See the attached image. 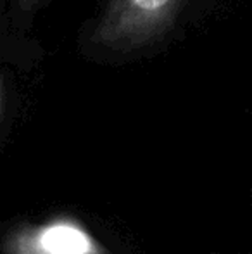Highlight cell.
Instances as JSON below:
<instances>
[{
	"label": "cell",
	"mask_w": 252,
	"mask_h": 254,
	"mask_svg": "<svg viewBox=\"0 0 252 254\" xmlns=\"http://www.w3.org/2000/svg\"><path fill=\"white\" fill-rule=\"evenodd\" d=\"M187 0H109L90 40L109 52L128 54L169 33Z\"/></svg>",
	"instance_id": "6da1fadb"
},
{
	"label": "cell",
	"mask_w": 252,
	"mask_h": 254,
	"mask_svg": "<svg viewBox=\"0 0 252 254\" xmlns=\"http://www.w3.org/2000/svg\"><path fill=\"white\" fill-rule=\"evenodd\" d=\"M17 5L21 7L23 10H31L33 7H37L38 3L42 2V0H16Z\"/></svg>",
	"instance_id": "3957f363"
},
{
	"label": "cell",
	"mask_w": 252,
	"mask_h": 254,
	"mask_svg": "<svg viewBox=\"0 0 252 254\" xmlns=\"http://www.w3.org/2000/svg\"><path fill=\"white\" fill-rule=\"evenodd\" d=\"M7 254H105V249L85 228L50 223L24 228L9 241Z\"/></svg>",
	"instance_id": "7a4b0ae2"
},
{
	"label": "cell",
	"mask_w": 252,
	"mask_h": 254,
	"mask_svg": "<svg viewBox=\"0 0 252 254\" xmlns=\"http://www.w3.org/2000/svg\"><path fill=\"white\" fill-rule=\"evenodd\" d=\"M2 95H3V80L0 76V104H2Z\"/></svg>",
	"instance_id": "277c9868"
}]
</instances>
